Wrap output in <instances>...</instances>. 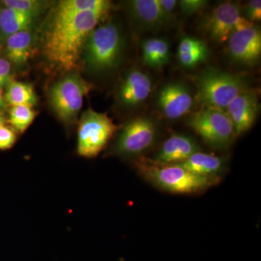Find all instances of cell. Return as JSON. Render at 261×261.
<instances>
[{
	"label": "cell",
	"instance_id": "cell-1",
	"mask_svg": "<svg viewBox=\"0 0 261 261\" xmlns=\"http://www.w3.org/2000/svg\"><path fill=\"white\" fill-rule=\"evenodd\" d=\"M108 13L87 11L65 20H53L44 44V56L48 61L60 69H73L89 34Z\"/></svg>",
	"mask_w": 261,
	"mask_h": 261
},
{
	"label": "cell",
	"instance_id": "cell-12",
	"mask_svg": "<svg viewBox=\"0 0 261 261\" xmlns=\"http://www.w3.org/2000/svg\"><path fill=\"white\" fill-rule=\"evenodd\" d=\"M152 90V82L149 75L135 68L127 73L120 84L117 100L122 108L134 109L147 101Z\"/></svg>",
	"mask_w": 261,
	"mask_h": 261
},
{
	"label": "cell",
	"instance_id": "cell-8",
	"mask_svg": "<svg viewBox=\"0 0 261 261\" xmlns=\"http://www.w3.org/2000/svg\"><path fill=\"white\" fill-rule=\"evenodd\" d=\"M157 135V124L152 118L137 117L122 127L113 151L125 157L139 155L154 145Z\"/></svg>",
	"mask_w": 261,
	"mask_h": 261
},
{
	"label": "cell",
	"instance_id": "cell-5",
	"mask_svg": "<svg viewBox=\"0 0 261 261\" xmlns=\"http://www.w3.org/2000/svg\"><path fill=\"white\" fill-rule=\"evenodd\" d=\"M186 122L213 148H227L237 137L227 113L219 108L202 107L187 117Z\"/></svg>",
	"mask_w": 261,
	"mask_h": 261
},
{
	"label": "cell",
	"instance_id": "cell-20",
	"mask_svg": "<svg viewBox=\"0 0 261 261\" xmlns=\"http://www.w3.org/2000/svg\"><path fill=\"white\" fill-rule=\"evenodd\" d=\"M35 15L5 7L0 11V31L6 37L15 33L29 30L34 23Z\"/></svg>",
	"mask_w": 261,
	"mask_h": 261
},
{
	"label": "cell",
	"instance_id": "cell-6",
	"mask_svg": "<svg viewBox=\"0 0 261 261\" xmlns=\"http://www.w3.org/2000/svg\"><path fill=\"white\" fill-rule=\"evenodd\" d=\"M120 128L106 113L87 110L79 123L77 152L87 159L96 157Z\"/></svg>",
	"mask_w": 261,
	"mask_h": 261
},
{
	"label": "cell",
	"instance_id": "cell-25",
	"mask_svg": "<svg viewBox=\"0 0 261 261\" xmlns=\"http://www.w3.org/2000/svg\"><path fill=\"white\" fill-rule=\"evenodd\" d=\"M206 48H208V47L203 41L196 37L187 36V37H182L180 40L177 55L194 53V51L202 50Z\"/></svg>",
	"mask_w": 261,
	"mask_h": 261
},
{
	"label": "cell",
	"instance_id": "cell-14",
	"mask_svg": "<svg viewBox=\"0 0 261 261\" xmlns=\"http://www.w3.org/2000/svg\"><path fill=\"white\" fill-rule=\"evenodd\" d=\"M200 150L198 142L191 136L176 134L163 142L152 160L160 164H180Z\"/></svg>",
	"mask_w": 261,
	"mask_h": 261
},
{
	"label": "cell",
	"instance_id": "cell-2",
	"mask_svg": "<svg viewBox=\"0 0 261 261\" xmlns=\"http://www.w3.org/2000/svg\"><path fill=\"white\" fill-rule=\"evenodd\" d=\"M135 166L142 177L161 190L173 194L201 193L218 184L219 179L199 176L179 165L160 164L146 158L137 160Z\"/></svg>",
	"mask_w": 261,
	"mask_h": 261
},
{
	"label": "cell",
	"instance_id": "cell-31",
	"mask_svg": "<svg viewBox=\"0 0 261 261\" xmlns=\"http://www.w3.org/2000/svg\"><path fill=\"white\" fill-rule=\"evenodd\" d=\"M5 98L3 97V91H2V89L0 88V112L3 110L5 109Z\"/></svg>",
	"mask_w": 261,
	"mask_h": 261
},
{
	"label": "cell",
	"instance_id": "cell-22",
	"mask_svg": "<svg viewBox=\"0 0 261 261\" xmlns=\"http://www.w3.org/2000/svg\"><path fill=\"white\" fill-rule=\"evenodd\" d=\"M35 117V111L30 106H13L10 109L9 122L17 133L22 134L31 126Z\"/></svg>",
	"mask_w": 261,
	"mask_h": 261
},
{
	"label": "cell",
	"instance_id": "cell-28",
	"mask_svg": "<svg viewBox=\"0 0 261 261\" xmlns=\"http://www.w3.org/2000/svg\"><path fill=\"white\" fill-rule=\"evenodd\" d=\"M164 25L172 21L178 2L176 0H159Z\"/></svg>",
	"mask_w": 261,
	"mask_h": 261
},
{
	"label": "cell",
	"instance_id": "cell-23",
	"mask_svg": "<svg viewBox=\"0 0 261 261\" xmlns=\"http://www.w3.org/2000/svg\"><path fill=\"white\" fill-rule=\"evenodd\" d=\"M5 7L13 8L24 13L37 16L47 5V2L38 0H4L2 2Z\"/></svg>",
	"mask_w": 261,
	"mask_h": 261
},
{
	"label": "cell",
	"instance_id": "cell-16",
	"mask_svg": "<svg viewBox=\"0 0 261 261\" xmlns=\"http://www.w3.org/2000/svg\"><path fill=\"white\" fill-rule=\"evenodd\" d=\"M177 165L199 176L219 177L220 173H222L226 167V160L223 157L199 151L185 162Z\"/></svg>",
	"mask_w": 261,
	"mask_h": 261
},
{
	"label": "cell",
	"instance_id": "cell-29",
	"mask_svg": "<svg viewBox=\"0 0 261 261\" xmlns=\"http://www.w3.org/2000/svg\"><path fill=\"white\" fill-rule=\"evenodd\" d=\"M245 15L247 19L254 23L261 20V1L260 0H251L245 7Z\"/></svg>",
	"mask_w": 261,
	"mask_h": 261
},
{
	"label": "cell",
	"instance_id": "cell-3",
	"mask_svg": "<svg viewBox=\"0 0 261 261\" xmlns=\"http://www.w3.org/2000/svg\"><path fill=\"white\" fill-rule=\"evenodd\" d=\"M196 101L202 107L226 111L239 94L250 88L246 77L208 67L195 77Z\"/></svg>",
	"mask_w": 261,
	"mask_h": 261
},
{
	"label": "cell",
	"instance_id": "cell-13",
	"mask_svg": "<svg viewBox=\"0 0 261 261\" xmlns=\"http://www.w3.org/2000/svg\"><path fill=\"white\" fill-rule=\"evenodd\" d=\"M260 104L256 91L248 89L230 103L226 113L233 123L237 137L250 129L256 121Z\"/></svg>",
	"mask_w": 261,
	"mask_h": 261
},
{
	"label": "cell",
	"instance_id": "cell-4",
	"mask_svg": "<svg viewBox=\"0 0 261 261\" xmlns=\"http://www.w3.org/2000/svg\"><path fill=\"white\" fill-rule=\"evenodd\" d=\"M124 40L119 27L107 23L95 28L84 46L87 68L94 73H108L121 63Z\"/></svg>",
	"mask_w": 261,
	"mask_h": 261
},
{
	"label": "cell",
	"instance_id": "cell-32",
	"mask_svg": "<svg viewBox=\"0 0 261 261\" xmlns=\"http://www.w3.org/2000/svg\"><path fill=\"white\" fill-rule=\"evenodd\" d=\"M5 118L0 114V128H1L2 126H5Z\"/></svg>",
	"mask_w": 261,
	"mask_h": 261
},
{
	"label": "cell",
	"instance_id": "cell-18",
	"mask_svg": "<svg viewBox=\"0 0 261 261\" xmlns=\"http://www.w3.org/2000/svg\"><path fill=\"white\" fill-rule=\"evenodd\" d=\"M113 4L108 0H64L60 2L54 20H62L87 11L110 12Z\"/></svg>",
	"mask_w": 261,
	"mask_h": 261
},
{
	"label": "cell",
	"instance_id": "cell-26",
	"mask_svg": "<svg viewBox=\"0 0 261 261\" xmlns=\"http://www.w3.org/2000/svg\"><path fill=\"white\" fill-rule=\"evenodd\" d=\"M178 3L182 13L187 15L195 14L208 5L205 0H181Z\"/></svg>",
	"mask_w": 261,
	"mask_h": 261
},
{
	"label": "cell",
	"instance_id": "cell-9",
	"mask_svg": "<svg viewBox=\"0 0 261 261\" xmlns=\"http://www.w3.org/2000/svg\"><path fill=\"white\" fill-rule=\"evenodd\" d=\"M194 99L186 84L171 82L164 84L157 94V104L165 118L178 120L190 112Z\"/></svg>",
	"mask_w": 261,
	"mask_h": 261
},
{
	"label": "cell",
	"instance_id": "cell-24",
	"mask_svg": "<svg viewBox=\"0 0 261 261\" xmlns=\"http://www.w3.org/2000/svg\"><path fill=\"white\" fill-rule=\"evenodd\" d=\"M210 55L209 48L194 53L177 55L178 62L183 68L190 69L204 63Z\"/></svg>",
	"mask_w": 261,
	"mask_h": 261
},
{
	"label": "cell",
	"instance_id": "cell-10",
	"mask_svg": "<svg viewBox=\"0 0 261 261\" xmlns=\"http://www.w3.org/2000/svg\"><path fill=\"white\" fill-rule=\"evenodd\" d=\"M240 16L238 3L224 2L209 13L203 20L202 27L212 40L221 44L226 42L231 37Z\"/></svg>",
	"mask_w": 261,
	"mask_h": 261
},
{
	"label": "cell",
	"instance_id": "cell-19",
	"mask_svg": "<svg viewBox=\"0 0 261 261\" xmlns=\"http://www.w3.org/2000/svg\"><path fill=\"white\" fill-rule=\"evenodd\" d=\"M142 57L146 65L160 70L169 61V43L161 38L147 39L142 44Z\"/></svg>",
	"mask_w": 261,
	"mask_h": 261
},
{
	"label": "cell",
	"instance_id": "cell-27",
	"mask_svg": "<svg viewBox=\"0 0 261 261\" xmlns=\"http://www.w3.org/2000/svg\"><path fill=\"white\" fill-rule=\"evenodd\" d=\"M17 140V132L12 127L3 126L0 128V149L11 148Z\"/></svg>",
	"mask_w": 261,
	"mask_h": 261
},
{
	"label": "cell",
	"instance_id": "cell-17",
	"mask_svg": "<svg viewBox=\"0 0 261 261\" xmlns=\"http://www.w3.org/2000/svg\"><path fill=\"white\" fill-rule=\"evenodd\" d=\"M34 39V36L29 29L8 37L5 47V54L8 61L16 65L25 64L32 55Z\"/></svg>",
	"mask_w": 261,
	"mask_h": 261
},
{
	"label": "cell",
	"instance_id": "cell-21",
	"mask_svg": "<svg viewBox=\"0 0 261 261\" xmlns=\"http://www.w3.org/2000/svg\"><path fill=\"white\" fill-rule=\"evenodd\" d=\"M5 102L12 107L27 106L33 107L37 104V97L31 84L11 81L5 95Z\"/></svg>",
	"mask_w": 261,
	"mask_h": 261
},
{
	"label": "cell",
	"instance_id": "cell-15",
	"mask_svg": "<svg viewBox=\"0 0 261 261\" xmlns=\"http://www.w3.org/2000/svg\"><path fill=\"white\" fill-rule=\"evenodd\" d=\"M128 9L142 28L152 30L164 25L159 0H132L128 2Z\"/></svg>",
	"mask_w": 261,
	"mask_h": 261
},
{
	"label": "cell",
	"instance_id": "cell-11",
	"mask_svg": "<svg viewBox=\"0 0 261 261\" xmlns=\"http://www.w3.org/2000/svg\"><path fill=\"white\" fill-rule=\"evenodd\" d=\"M228 51L235 63L250 66L261 55V33L256 25L233 32L228 39Z\"/></svg>",
	"mask_w": 261,
	"mask_h": 261
},
{
	"label": "cell",
	"instance_id": "cell-7",
	"mask_svg": "<svg viewBox=\"0 0 261 261\" xmlns=\"http://www.w3.org/2000/svg\"><path fill=\"white\" fill-rule=\"evenodd\" d=\"M91 89L92 85L76 73L65 75L55 84L49 92V102L61 121L70 124L76 120L84 97Z\"/></svg>",
	"mask_w": 261,
	"mask_h": 261
},
{
	"label": "cell",
	"instance_id": "cell-30",
	"mask_svg": "<svg viewBox=\"0 0 261 261\" xmlns=\"http://www.w3.org/2000/svg\"><path fill=\"white\" fill-rule=\"evenodd\" d=\"M11 66L10 62L0 58V88H3L11 82Z\"/></svg>",
	"mask_w": 261,
	"mask_h": 261
}]
</instances>
